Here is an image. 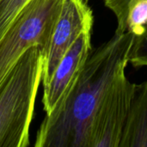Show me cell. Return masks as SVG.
Wrapping results in <instances>:
<instances>
[{"label":"cell","mask_w":147,"mask_h":147,"mask_svg":"<svg viewBox=\"0 0 147 147\" xmlns=\"http://www.w3.org/2000/svg\"><path fill=\"white\" fill-rule=\"evenodd\" d=\"M63 0H30L0 40V85L31 47L46 46L59 16Z\"/></svg>","instance_id":"3957f363"},{"label":"cell","mask_w":147,"mask_h":147,"mask_svg":"<svg viewBox=\"0 0 147 147\" xmlns=\"http://www.w3.org/2000/svg\"><path fill=\"white\" fill-rule=\"evenodd\" d=\"M119 147H147V81L134 86Z\"/></svg>","instance_id":"52a82bcc"},{"label":"cell","mask_w":147,"mask_h":147,"mask_svg":"<svg viewBox=\"0 0 147 147\" xmlns=\"http://www.w3.org/2000/svg\"><path fill=\"white\" fill-rule=\"evenodd\" d=\"M41 47L28 49L0 85V147L30 145L29 129L42 82Z\"/></svg>","instance_id":"7a4b0ae2"},{"label":"cell","mask_w":147,"mask_h":147,"mask_svg":"<svg viewBox=\"0 0 147 147\" xmlns=\"http://www.w3.org/2000/svg\"><path fill=\"white\" fill-rule=\"evenodd\" d=\"M134 34H115L89 55L65 100L45 119L36 147H90L91 126L101 101L115 78L126 71Z\"/></svg>","instance_id":"6da1fadb"},{"label":"cell","mask_w":147,"mask_h":147,"mask_svg":"<svg viewBox=\"0 0 147 147\" xmlns=\"http://www.w3.org/2000/svg\"><path fill=\"white\" fill-rule=\"evenodd\" d=\"M147 26V0H131L127 8V31L135 36L143 33Z\"/></svg>","instance_id":"ba28073f"},{"label":"cell","mask_w":147,"mask_h":147,"mask_svg":"<svg viewBox=\"0 0 147 147\" xmlns=\"http://www.w3.org/2000/svg\"><path fill=\"white\" fill-rule=\"evenodd\" d=\"M134 84L125 71L115 78L95 114L90 147H119L129 112Z\"/></svg>","instance_id":"277c9868"},{"label":"cell","mask_w":147,"mask_h":147,"mask_svg":"<svg viewBox=\"0 0 147 147\" xmlns=\"http://www.w3.org/2000/svg\"><path fill=\"white\" fill-rule=\"evenodd\" d=\"M84 1L85 3H88V2H89V0H84Z\"/></svg>","instance_id":"7c38bea8"},{"label":"cell","mask_w":147,"mask_h":147,"mask_svg":"<svg viewBox=\"0 0 147 147\" xmlns=\"http://www.w3.org/2000/svg\"><path fill=\"white\" fill-rule=\"evenodd\" d=\"M30 0H0V40Z\"/></svg>","instance_id":"9c48e42d"},{"label":"cell","mask_w":147,"mask_h":147,"mask_svg":"<svg viewBox=\"0 0 147 147\" xmlns=\"http://www.w3.org/2000/svg\"><path fill=\"white\" fill-rule=\"evenodd\" d=\"M93 26V13L84 0H63L59 16L42 48V84L51 79L59 63L80 34Z\"/></svg>","instance_id":"5b68a950"},{"label":"cell","mask_w":147,"mask_h":147,"mask_svg":"<svg viewBox=\"0 0 147 147\" xmlns=\"http://www.w3.org/2000/svg\"><path fill=\"white\" fill-rule=\"evenodd\" d=\"M130 1L131 0H104L105 6L114 12L116 16L117 28L115 33L122 34L127 31V8Z\"/></svg>","instance_id":"8fae6325"},{"label":"cell","mask_w":147,"mask_h":147,"mask_svg":"<svg viewBox=\"0 0 147 147\" xmlns=\"http://www.w3.org/2000/svg\"><path fill=\"white\" fill-rule=\"evenodd\" d=\"M92 27H87L64 55L49 82L43 86L42 104L46 115L51 114L75 85L91 52Z\"/></svg>","instance_id":"8992f818"},{"label":"cell","mask_w":147,"mask_h":147,"mask_svg":"<svg viewBox=\"0 0 147 147\" xmlns=\"http://www.w3.org/2000/svg\"><path fill=\"white\" fill-rule=\"evenodd\" d=\"M128 58L129 62L135 67L147 66V26L141 34L134 37Z\"/></svg>","instance_id":"30bf717a"}]
</instances>
